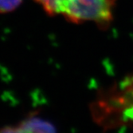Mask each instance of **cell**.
I'll return each instance as SVG.
<instances>
[{
    "instance_id": "obj_2",
    "label": "cell",
    "mask_w": 133,
    "mask_h": 133,
    "mask_svg": "<svg viewBox=\"0 0 133 133\" xmlns=\"http://www.w3.org/2000/svg\"><path fill=\"white\" fill-rule=\"evenodd\" d=\"M50 16L61 15L68 22H92L105 30L113 21L116 0H34Z\"/></svg>"
},
{
    "instance_id": "obj_4",
    "label": "cell",
    "mask_w": 133,
    "mask_h": 133,
    "mask_svg": "<svg viewBox=\"0 0 133 133\" xmlns=\"http://www.w3.org/2000/svg\"><path fill=\"white\" fill-rule=\"evenodd\" d=\"M22 0H0V14L14 11L19 7Z\"/></svg>"
},
{
    "instance_id": "obj_3",
    "label": "cell",
    "mask_w": 133,
    "mask_h": 133,
    "mask_svg": "<svg viewBox=\"0 0 133 133\" xmlns=\"http://www.w3.org/2000/svg\"><path fill=\"white\" fill-rule=\"evenodd\" d=\"M1 131L6 132H54L55 128L50 122L37 116H30L13 128H4Z\"/></svg>"
},
{
    "instance_id": "obj_1",
    "label": "cell",
    "mask_w": 133,
    "mask_h": 133,
    "mask_svg": "<svg viewBox=\"0 0 133 133\" xmlns=\"http://www.w3.org/2000/svg\"><path fill=\"white\" fill-rule=\"evenodd\" d=\"M93 121L104 131L133 126V72L105 89L90 105Z\"/></svg>"
}]
</instances>
